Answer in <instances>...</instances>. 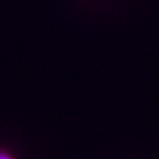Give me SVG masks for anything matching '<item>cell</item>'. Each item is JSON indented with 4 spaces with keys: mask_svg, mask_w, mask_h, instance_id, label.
<instances>
[{
    "mask_svg": "<svg viewBox=\"0 0 159 159\" xmlns=\"http://www.w3.org/2000/svg\"><path fill=\"white\" fill-rule=\"evenodd\" d=\"M0 159H11L8 155H6V154H0Z\"/></svg>",
    "mask_w": 159,
    "mask_h": 159,
    "instance_id": "1",
    "label": "cell"
}]
</instances>
